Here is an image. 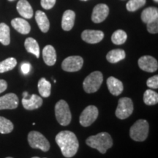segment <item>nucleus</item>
<instances>
[{
	"label": "nucleus",
	"mask_w": 158,
	"mask_h": 158,
	"mask_svg": "<svg viewBox=\"0 0 158 158\" xmlns=\"http://www.w3.org/2000/svg\"><path fill=\"white\" fill-rule=\"evenodd\" d=\"M55 141L65 157H73L78 152L79 143L76 134L73 132L69 130L60 132L56 135Z\"/></svg>",
	"instance_id": "nucleus-1"
},
{
	"label": "nucleus",
	"mask_w": 158,
	"mask_h": 158,
	"mask_svg": "<svg viewBox=\"0 0 158 158\" xmlns=\"http://www.w3.org/2000/svg\"><path fill=\"white\" fill-rule=\"evenodd\" d=\"M86 143L91 148L98 150L101 154H105L113 146V140L110 134L103 132L89 136L86 139Z\"/></svg>",
	"instance_id": "nucleus-2"
},
{
	"label": "nucleus",
	"mask_w": 158,
	"mask_h": 158,
	"mask_svg": "<svg viewBox=\"0 0 158 158\" xmlns=\"http://www.w3.org/2000/svg\"><path fill=\"white\" fill-rule=\"evenodd\" d=\"M149 125L147 120L139 119L130 127V136L135 141H143L149 134Z\"/></svg>",
	"instance_id": "nucleus-3"
},
{
	"label": "nucleus",
	"mask_w": 158,
	"mask_h": 158,
	"mask_svg": "<svg viewBox=\"0 0 158 158\" xmlns=\"http://www.w3.org/2000/svg\"><path fill=\"white\" fill-rule=\"evenodd\" d=\"M55 116L61 125L67 126L70 123L72 115L68 102L61 100L56 102L55 106Z\"/></svg>",
	"instance_id": "nucleus-4"
},
{
	"label": "nucleus",
	"mask_w": 158,
	"mask_h": 158,
	"mask_svg": "<svg viewBox=\"0 0 158 158\" xmlns=\"http://www.w3.org/2000/svg\"><path fill=\"white\" fill-rule=\"evenodd\" d=\"M103 76L100 71H94L84 79L83 83V87L87 93H94L96 92L102 84Z\"/></svg>",
	"instance_id": "nucleus-5"
},
{
	"label": "nucleus",
	"mask_w": 158,
	"mask_h": 158,
	"mask_svg": "<svg viewBox=\"0 0 158 158\" xmlns=\"http://www.w3.org/2000/svg\"><path fill=\"white\" fill-rule=\"evenodd\" d=\"M29 146L33 149H39L43 152H48L50 149V143L42 133L37 131H31L28 135Z\"/></svg>",
	"instance_id": "nucleus-6"
},
{
	"label": "nucleus",
	"mask_w": 158,
	"mask_h": 158,
	"mask_svg": "<svg viewBox=\"0 0 158 158\" xmlns=\"http://www.w3.org/2000/svg\"><path fill=\"white\" fill-rule=\"evenodd\" d=\"M133 103L129 98H122L118 100L116 110V117L120 119H125L133 114Z\"/></svg>",
	"instance_id": "nucleus-7"
},
{
	"label": "nucleus",
	"mask_w": 158,
	"mask_h": 158,
	"mask_svg": "<svg viewBox=\"0 0 158 158\" xmlns=\"http://www.w3.org/2000/svg\"><path fill=\"white\" fill-rule=\"evenodd\" d=\"M98 109L94 106H89L83 110L79 118V122L83 127H89L95 122L98 116Z\"/></svg>",
	"instance_id": "nucleus-8"
},
{
	"label": "nucleus",
	"mask_w": 158,
	"mask_h": 158,
	"mask_svg": "<svg viewBox=\"0 0 158 158\" xmlns=\"http://www.w3.org/2000/svg\"><path fill=\"white\" fill-rule=\"evenodd\" d=\"M84 59L81 56H71L67 57L62 63V68L66 72H77L82 68Z\"/></svg>",
	"instance_id": "nucleus-9"
},
{
	"label": "nucleus",
	"mask_w": 158,
	"mask_h": 158,
	"mask_svg": "<svg viewBox=\"0 0 158 158\" xmlns=\"http://www.w3.org/2000/svg\"><path fill=\"white\" fill-rule=\"evenodd\" d=\"M138 66L142 70L146 72L153 73L157 70V61L151 56H143L138 59Z\"/></svg>",
	"instance_id": "nucleus-10"
},
{
	"label": "nucleus",
	"mask_w": 158,
	"mask_h": 158,
	"mask_svg": "<svg viewBox=\"0 0 158 158\" xmlns=\"http://www.w3.org/2000/svg\"><path fill=\"white\" fill-rule=\"evenodd\" d=\"M19 98L14 93H9L0 97V110L15 109L19 106Z\"/></svg>",
	"instance_id": "nucleus-11"
},
{
	"label": "nucleus",
	"mask_w": 158,
	"mask_h": 158,
	"mask_svg": "<svg viewBox=\"0 0 158 158\" xmlns=\"http://www.w3.org/2000/svg\"><path fill=\"white\" fill-rule=\"evenodd\" d=\"M109 14V8L106 4H99L94 7L92 20L94 23H99L104 21Z\"/></svg>",
	"instance_id": "nucleus-12"
},
{
	"label": "nucleus",
	"mask_w": 158,
	"mask_h": 158,
	"mask_svg": "<svg viewBox=\"0 0 158 158\" xmlns=\"http://www.w3.org/2000/svg\"><path fill=\"white\" fill-rule=\"evenodd\" d=\"M104 33L100 30H84L81 34V38L86 43L95 44L100 43L103 39Z\"/></svg>",
	"instance_id": "nucleus-13"
},
{
	"label": "nucleus",
	"mask_w": 158,
	"mask_h": 158,
	"mask_svg": "<svg viewBox=\"0 0 158 158\" xmlns=\"http://www.w3.org/2000/svg\"><path fill=\"white\" fill-rule=\"evenodd\" d=\"M22 105L23 108L27 110L37 109L43 105V99L37 94H32L29 98H23Z\"/></svg>",
	"instance_id": "nucleus-14"
},
{
	"label": "nucleus",
	"mask_w": 158,
	"mask_h": 158,
	"mask_svg": "<svg viewBox=\"0 0 158 158\" xmlns=\"http://www.w3.org/2000/svg\"><path fill=\"white\" fill-rule=\"evenodd\" d=\"M12 27L16 30L18 32L22 35H27L30 32L31 27L28 21L21 18H15L11 21Z\"/></svg>",
	"instance_id": "nucleus-15"
},
{
	"label": "nucleus",
	"mask_w": 158,
	"mask_h": 158,
	"mask_svg": "<svg viewBox=\"0 0 158 158\" xmlns=\"http://www.w3.org/2000/svg\"><path fill=\"white\" fill-rule=\"evenodd\" d=\"M16 9L21 16L27 19H30L33 16V9L27 0H19L16 5Z\"/></svg>",
	"instance_id": "nucleus-16"
},
{
	"label": "nucleus",
	"mask_w": 158,
	"mask_h": 158,
	"mask_svg": "<svg viewBox=\"0 0 158 158\" xmlns=\"http://www.w3.org/2000/svg\"><path fill=\"white\" fill-rule=\"evenodd\" d=\"M107 86L108 90L114 96H118L123 92L124 86L121 81L110 76L107 79Z\"/></svg>",
	"instance_id": "nucleus-17"
},
{
	"label": "nucleus",
	"mask_w": 158,
	"mask_h": 158,
	"mask_svg": "<svg viewBox=\"0 0 158 158\" xmlns=\"http://www.w3.org/2000/svg\"><path fill=\"white\" fill-rule=\"evenodd\" d=\"M43 58L45 64L48 66H53L56 62V53L54 47L48 45L43 50Z\"/></svg>",
	"instance_id": "nucleus-18"
},
{
	"label": "nucleus",
	"mask_w": 158,
	"mask_h": 158,
	"mask_svg": "<svg viewBox=\"0 0 158 158\" xmlns=\"http://www.w3.org/2000/svg\"><path fill=\"white\" fill-rule=\"evenodd\" d=\"M76 19V13L71 10L64 11L62 20V28L64 31H70L73 29Z\"/></svg>",
	"instance_id": "nucleus-19"
},
{
	"label": "nucleus",
	"mask_w": 158,
	"mask_h": 158,
	"mask_svg": "<svg viewBox=\"0 0 158 158\" xmlns=\"http://www.w3.org/2000/svg\"><path fill=\"white\" fill-rule=\"evenodd\" d=\"M35 20H36L37 25L43 33L47 32L50 27V22H49L48 17L44 12L41 10H37L35 14Z\"/></svg>",
	"instance_id": "nucleus-20"
},
{
	"label": "nucleus",
	"mask_w": 158,
	"mask_h": 158,
	"mask_svg": "<svg viewBox=\"0 0 158 158\" xmlns=\"http://www.w3.org/2000/svg\"><path fill=\"white\" fill-rule=\"evenodd\" d=\"M156 19H158V10L157 7H147L142 12L141 20L143 23H149Z\"/></svg>",
	"instance_id": "nucleus-21"
},
{
	"label": "nucleus",
	"mask_w": 158,
	"mask_h": 158,
	"mask_svg": "<svg viewBox=\"0 0 158 158\" xmlns=\"http://www.w3.org/2000/svg\"><path fill=\"white\" fill-rule=\"evenodd\" d=\"M125 51L122 49H114L111 50L106 55V59L110 63H117L125 58Z\"/></svg>",
	"instance_id": "nucleus-22"
},
{
	"label": "nucleus",
	"mask_w": 158,
	"mask_h": 158,
	"mask_svg": "<svg viewBox=\"0 0 158 158\" xmlns=\"http://www.w3.org/2000/svg\"><path fill=\"white\" fill-rule=\"evenodd\" d=\"M24 46L26 50L28 51L29 53L34 54L37 58H39L40 47L36 40L32 38V37H28V38L26 39L24 42Z\"/></svg>",
	"instance_id": "nucleus-23"
},
{
	"label": "nucleus",
	"mask_w": 158,
	"mask_h": 158,
	"mask_svg": "<svg viewBox=\"0 0 158 158\" xmlns=\"http://www.w3.org/2000/svg\"><path fill=\"white\" fill-rule=\"evenodd\" d=\"M39 93L43 98H48L51 94V84L45 78H41L37 84Z\"/></svg>",
	"instance_id": "nucleus-24"
},
{
	"label": "nucleus",
	"mask_w": 158,
	"mask_h": 158,
	"mask_svg": "<svg viewBox=\"0 0 158 158\" xmlns=\"http://www.w3.org/2000/svg\"><path fill=\"white\" fill-rule=\"evenodd\" d=\"M0 43L4 45H8L10 43V28L5 23H0Z\"/></svg>",
	"instance_id": "nucleus-25"
},
{
	"label": "nucleus",
	"mask_w": 158,
	"mask_h": 158,
	"mask_svg": "<svg viewBox=\"0 0 158 158\" xmlns=\"http://www.w3.org/2000/svg\"><path fill=\"white\" fill-rule=\"evenodd\" d=\"M143 102L148 106H154L157 104L158 94L153 90H146L143 94Z\"/></svg>",
	"instance_id": "nucleus-26"
},
{
	"label": "nucleus",
	"mask_w": 158,
	"mask_h": 158,
	"mask_svg": "<svg viewBox=\"0 0 158 158\" xmlns=\"http://www.w3.org/2000/svg\"><path fill=\"white\" fill-rule=\"evenodd\" d=\"M17 61L13 57H10L0 62V73L13 70L16 66Z\"/></svg>",
	"instance_id": "nucleus-27"
},
{
	"label": "nucleus",
	"mask_w": 158,
	"mask_h": 158,
	"mask_svg": "<svg viewBox=\"0 0 158 158\" xmlns=\"http://www.w3.org/2000/svg\"><path fill=\"white\" fill-rule=\"evenodd\" d=\"M127 39V35L125 31L122 29H118L114 31L111 36V41L115 45H122L126 42Z\"/></svg>",
	"instance_id": "nucleus-28"
},
{
	"label": "nucleus",
	"mask_w": 158,
	"mask_h": 158,
	"mask_svg": "<svg viewBox=\"0 0 158 158\" xmlns=\"http://www.w3.org/2000/svg\"><path fill=\"white\" fill-rule=\"evenodd\" d=\"M14 126L10 120L0 116V133L7 134L13 130Z\"/></svg>",
	"instance_id": "nucleus-29"
},
{
	"label": "nucleus",
	"mask_w": 158,
	"mask_h": 158,
	"mask_svg": "<svg viewBox=\"0 0 158 158\" xmlns=\"http://www.w3.org/2000/svg\"><path fill=\"white\" fill-rule=\"evenodd\" d=\"M146 0H130L126 5L127 10L130 12H134L145 5Z\"/></svg>",
	"instance_id": "nucleus-30"
},
{
	"label": "nucleus",
	"mask_w": 158,
	"mask_h": 158,
	"mask_svg": "<svg viewBox=\"0 0 158 158\" xmlns=\"http://www.w3.org/2000/svg\"><path fill=\"white\" fill-rule=\"evenodd\" d=\"M147 30L152 34H157L158 32V19L147 23Z\"/></svg>",
	"instance_id": "nucleus-31"
},
{
	"label": "nucleus",
	"mask_w": 158,
	"mask_h": 158,
	"mask_svg": "<svg viewBox=\"0 0 158 158\" xmlns=\"http://www.w3.org/2000/svg\"><path fill=\"white\" fill-rule=\"evenodd\" d=\"M147 85L148 87L152 89H157L158 88V76L155 75L151 78H149L147 81Z\"/></svg>",
	"instance_id": "nucleus-32"
},
{
	"label": "nucleus",
	"mask_w": 158,
	"mask_h": 158,
	"mask_svg": "<svg viewBox=\"0 0 158 158\" xmlns=\"http://www.w3.org/2000/svg\"><path fill=\"white\" fill-rule=\"evenodd\" d=\"M56 0H41L40 4L43 8L45 10H50L54 7L56 4Z\"/></svg>",
	"instance_id": "nucleus-33"
},
{
	"label": "nucleus",
	"mask_w": 158,
	"mask_h": 158,
	"mask_svg": "<svg viewBox=\"0 0 158 158\" xmlns=\"http://www.w3.org/2000/svg\"><path fill=\"white\" fill-rule=\"evenodd\" d=\"M21 72L23 73V74L24 75L28 74L29 71L31 70V64L28 62L22 63L21 66Z\"/></svg>",
	"instance_id": "nucleus-34"
},
{
	"label": "nucleus",
	"mask_w": 158,
	"mask_h": 158,
	"mask_svg": "<svg viewBox=\"0 0 158 158\" xmlns=\"http://www.w3.org/2000/svg\"><path fill=\"white\" fill-rule=\"evenodd\" d=\"M7 88V83L3 79H0V94L5 92Z\"/></svg>",
	"instance_id": "nucleus-35"
},
{
	"label": "nucleus",
	"mask_w": 158,
	"mask_h": 158,
	"mask_svg": "<svg viewBox=\"0 0 158 158\" xmlns=\"http://www.w3.org/2000/svg\"><path fill=\"white\" fill-rule=\"evenodd\" d=\"M23 98H27V97L29 96V94H28V92H24L23 93Z\"/></svg>",
	"instance_id": "nucleus-36"
},
{
	"label": "nucleus",
	"mask_w": 158,
	"mask_h": 158,
	"mask_svg": "<svg viewBox=\"0 0 158 158\" xmlns=\"http://www.w3.org/2000/svg\"><path fill=\"white\" fill-rule=\"evenodd\" d=\"M154 1H155V2H158V0H154Z\"/></svg>",
	"instance_id": "nucleus-37"
},
{
	"label": "nucleus",
	"mask_w": 158,
	"mask_h": 158,
	"mask_svg": "<svg viewBox=\"0 0 158 158\" xmlns=\"http://www.w3.org/2000/svg\"><path fill=\"white\" fill-rule=\"evenodd\" d=\"M8 1H10V2H13V1H15V0H8Z\"/></svg>",
	"instance_id": "nucleus-38"
},
{
	"label": "nucleus",
	"mask_w": 158,
	"mask_h": 158,
	"mask_svg": "<svg viewBox=\"0 0 158 158\" xmlns=\"http://www.w3.org/2000/svg\"><path fill=\"white\" fill-rule=\"evenodd\" d=\"M31 158H40V157H31Z\"/></svg>",
	"instance_id": "nucleus-39"
},
{
	"label": "nucleus",
	"mask_w": 158,
	"mask_h": 158,
	"mask_svg": "<svg viewBox=\"0 0 158 158\" xmlns=\"http://www.w3.org/2000/svg\"><path fill=\"white\" fill-rule=\"evenodd\" d=\"M6 158H13V157H6Z\"/></svg>",
	"instance_id": "nucleus-40"
},
{
	"label": "nucleus",
	"mask_w": 158,
	"mask_h": 158,
	"mask_svg": "<svg viewBox=\"0 0 158 158\" xmlns=\"http://www.w3.org/2000/svg\"><path fill=\"white\" fill-rule=\"evenodd\" d=\"M81 1H87V0H81Z\"/></svg>",
	"instance_id": "nucleus-41"
}]
</instances>
